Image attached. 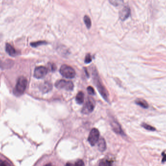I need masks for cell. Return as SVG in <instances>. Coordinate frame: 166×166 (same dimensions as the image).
<instances>
[{"label": "cell", "instance_id": "cell-1", "mask_svg": "<svg viewBox=\"0 0 166 166\" xmlns=\"http://www.w3.org/2000/svg\"><path fill=\"white\" fill-rule=\"evenodd\" d=\"M92 76H93L94 84L96 85L98 91H99L100 93L104 98V99L106 101H109V93L105 87L103 85V84L101 82L99 76L98 75L97 71L96 70L93 71Z\"/></svg>", "mask_w": 166, "mask_h": 166}, {"label": "cell", "instance_id": "cell-2", "mask_svg": "<svg viewBox=\"0 0 166 166\" xmlns=\"http://www.w3.org/2000/svg\"><path fill=\"white\" fill-rule=\"evenodd\" d=\"M27 85V80L26 77L21 76L17 82L16 85L14 89V93L18 95H21L24 93Z\"/></svg>", "mask_w": 166, "mask_h": 166}, {"label": "cell", "instance_id": "cell-3", "mask_svg": "<svg viewBox=\"0 0 166 166\" xmlns=\"http://www.w3.org/2000/svg\"><path fill=\"white\" fill-rule=\"evenodd\" d=\"M60 73L61 75L66 78L72 79L75 76V71L74 69L67 65H63L60 69Z\"/></svg>", "mask_w": 166, "mask_h": 166}, {"label": "cell", "instance_id": "cell-4", "mask_svg": "<svg viewBox=\"0 0 166 166\" xmlns=\"http://www.w3.org/2000/svg\"><path fill=\"white\" fill-rule=\"evenodd\" d=\"M55 86L58 89H64L66 90H72L73 89L74 85L73 82L68 81L65 80H60L55 82Z\"/></svg>", "mask_w": 166, "mask_h": 166}, {"label": "cell", "instance_id": "cell-5", "mask_svg": "<svg viewBox=\"0 0 166 166\" xmlns=\"http://www.w3.org/2000/svg\"><path fill=\"white\" fill-rule=\"evenodd\" d=\"M100 133L98 129L93 128L90 131L89 137L88 141L90 145L94 146L98 142L99 140Z\"/></svg>", "mask_w": 166, "mask_h": 166}, {"label": "cell", "instance_id": "cell-6", "mask_svg": "<svg viewBox=\"0 0 166 166\" xmlns=\"http://www.w3.org/2000/svg\"><path fill=\"white\" fill-rule=\"evenodd\" d=\"M94 107L95 104L93 101L89 99L85 102L84 105L83 106L82 109V113L84 114H89L93 111Z\"/></svg>", "mask_w": 166, "mask_h": 166}, {"label": "cell", "instance_id": "cell-7", "mask_svg": "<svg viewBox=\"0 0 166 166\" xmlns=\"http://www.w3.org/2000/svg\"><path fill=\"white\" fill-rule=\"evenodd\" d=\"M47 73V68L43 66H39L35 69L34 75L36 78L41 79L44 77Z\"/></svg>", "mask_w": 166, "mask_h": 166}, {"label": "cell", "instance_id": "cell-8", "mask_svg": "<svg viewBox=\"0 0 166 166\" xmlns=\"http://www.w3.org/2000/svg\"><path fill=\"white\" fill-rule=\"evenodd\" d=\"M131 9L129 6H124L119 13V17L121 21H124L130 16Z\"/></svg>", "mask_w": 166, "mask_h": 166}, {"label": "cell", "instance_id": "cell-9", "mask_svg": "<svg viewBox=\"0 0 166 166\" xmlns=\"http://www.w3.org/2000/svg\"><path fill=\"white\" fill-rule=\"evenodd\" d=\"M111 125L112 126V129H113V130L115 132L119 134H124L121 127L118 122H117L115 121H113L111 122Z\"/></svg>", "mask_w": 166, "mask_h": 166}, {"label": "cell", "instance_id": "cell-10", "mask_svg": "<svg viewBox=\"0 0 166 166\" xmlns=\"http://www.w3.org/2000/svg\"><path fill=\"white\" fill-rule=\"evenodd\" d=\"M6 50L9 55L12 57H15L18 54V52L13 46L9 43H6Z\"/></svg>", "mask_w": 166, "mask_h": 166}, {"label": "cell", "instance_id": "cell-11", "mask_svg": "<svg viewBox=\"0 0 166 166\" xmlns=\"http://www.w3.org/2000/svg\"><path fill=\"white\" fill-rule=\"evenodd\" d=\"M41 90L43 93H47L51 91L53 89V85L51 83L48 82H45L41 86Z\"/></svg>", "mask_w": 166, "mask_h": 166}, {"label": "cell", "instance_id": "cell-12", "mask_svg": "<svg viewBox=\"0 0 166 166\" xmlns=\"http://www.w3.org/2000/svg\"><path fill=\"white\" fill-rule=\"evenodd\" d=\"M98 149L100 151L104 152L105 151L106 148V142L104 138H101L99 139L98 141Z\"/></svg>", "mask_w": 166, "mask_h": 166}, {"label": "cell", "instance_id": "cell-13", "mask_svg": "<svg viewBox=\"0 0 166 166\" xmlns=\"http://www.w3.org/2000/svg\"><path fill=\"white\" fill-rule=\"evenodd\" d=\"M136 103L137 105H140L143 109H147L149 107V105L145 100L141 99H138L136 101Z\"/></svg>", "mask_w": 166, "mask_h": 166}, {"label": "cell", "instance_id": "cell-14", "mask_svg": "<svg viewBox=\"0 0 166 166\" xmlns=\"http://www.w3.org/2000/svg\"><path fill=\"white\" fill-rule=\"evenodd\" d=\"M76 101L77 104L81 105L84 101V94L82 91L78 92L76 96Z\"/></svg>", "mask_w": 166, "mask_h": 166}, {"label": "cell", "instance_id": "cell-15", "mask_svg": "<svg viewBox=\"0 0 166 166\" xmlns=\"http://www.w3.org/2000/svg\"><path fill=\"white\" fill-rule=\"evenodd\" d=\"M110 3L113 6L118 7L124 4V0H109Z\"/></svg>", "mask_w": 166, "mask_h": 166}, {"label": "cell", "instance_id": "cell-16", "mask_svg": "<svg viewBox=\"0 0 166 166\" xmlns=\"http://www.w3.org/2000/svg\"><path fill=\"white\" fill-rule=\"evenodd\" d=\"M84 21L88 29H89L91 26V21L90 18L87 15H85L84 17Z\"/></svg>", "mask_w": 166, "mask_h": 166}, {"label": "cell", "instance_id": "cell-17", "mask_svg": "<svg viewBox=\"0 0 166 166\" xmlns=\"http://www.w3.org/2000/svg\"><path fill=\"white\" fill-rule=\"evenodd\" d=\"M66 166H85L84 163L82 160H78L74 164H71V163H67Z\"/></svg>", "mask_w": 166, "mask_h": 166}, {"label": "cell", "instance_id": "cell-18", "mask_svg": "<svg viewBox=\"0 0 166 166\" xmlns=\"http://www.w3.org/2000/svg\"><path fill=\"white\" fill-rule=\"evenodd\" d=\"M47 44V42L45 41H39V42H35L32 43H31V45L34 47H36L38 46H40V45H45V44Z\"/></svg>", "mask_w": 166, "mask_h": 166}, {"label": "cell", "instance_id": "cell-19", "mask_svg": "<svg viewBox=\"0 0 166 166\" xmlns=\"http://www.w3.org/2000/svg\"><path fill=\"white\" fill-rule=\"evenodd\" d=\"M142 126L148 130L152 131H154L156 130V128L155 127H152V126L148 124H145V123L142 124Z\"/></svg>", "mask_w": 166, "mask_h": 166}, {"label": "cell", "instance_id": "cell-20", "mask_svg": "<svg viewBox=\"0 0 166 166\" xmlns=\"http://www.w3.org/2000/svg\"><path fill=\"white\" fill-rule=\"evenodd\" d=\"M99 166H112L110 162L107 160H104L101 161L100 163Z\"/></svg>", "mask_w": 166, "mask_h": 166}, {"label": "cell", "instance_id": "cell-21", "mask_svg": "<svg viewBox=\"0 0 166 166\" xmlns=\"http://www.w3.org/2000/svg\"><path fill=\"white\" fill-rule=\"evenodd\" d=\"M92 61V58H91V56L89 54H88L86 55L85 57V63H89L91 62Z\"/></svg>", "mask_w": 166, "mask_h": 166}, {"label": "cell", "instance_id": "cell-22", "mask_svg": "<svg viewBox=\"0 0 166 166\" xmlns=\"http://www.w3.org/2000/svg\"><path fill=\"white\" fill-rule=\"evenodd\" d=\"M87 90H88V93H89V94L92 95H93L95 94L94 89L93 88H92V87L89 86V87L87 88Z\"/></svg>", "mask_w": 166, "mask_h": 166}, {"label": "cell", "instance_id": "cell-23", "mask_svg": "<svg viewBox=\"0 0 166 166\" xmlns=\"http://www.w3.org/2000/svg\"><path fill=\"white\" fill-rule=\"evenodd\" d=\"M0 166H10V165L7 163L0 161Z\"/></svg>", "mask_w": 166, "mask_h": 166}, {"label": "cell", "instance_id": "cell-24", "mask_svg": "<svg viewBox=\"0 0 166 166\" xmlns=\"http://www.w3.org/2000/svg\"><path fill=\"white\" fill-rule=\"evenodd\" d=\"M50 69L52 71H54L56 69V67H55V65L53 64H51V66H50Z\"/></svg>", "mask_w": 166, "mask_h": 166}, {"label": "cell", "instance_id": "cell-25", "mask_svg": "<svg viewBox=\"0 0 166 166\" xmlns=\"http://www.w3.org/2000/svg\"><path fill=\"white\" fill-rule=\"evenodd\" d=\"M163 156H164V157H163V159H162V162L166 161V155H163Z\"/></svg>", "mask_w": 166, "mask_h": 166}, {"label": "cell", "instance_id": "cell-26", "mask_svg": "<svg viewBox=\"0 0 166 166\" xmlns=\"http://www.w3.org/2000/svg\"><path fill=\"white\" fill-rule=\"evenodd\" d=\"M44 166H53V165H52V164H46V165H45Z\"/></svg>", "mask_w": 166, "mask_h": 166}]
</instances>
